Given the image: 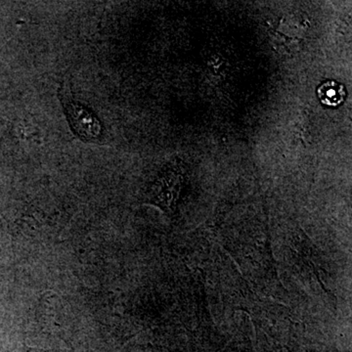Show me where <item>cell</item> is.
<instances>
[{"label":"cell","instance_id":"cell-1","mask_svg":"<svg viewBox=\"0 0 352 352\" xmlns=\"http://www.w3.org/2000/svg\"><path fill=\"white\" fill-rule=\"evenodd\" d=\"M67 117L76 133L85 141H96L101 134V124L94 113L76 103L66 106Z\"/></svg>","mask_w":352,"mask_h":352},{"label":"cell","instance_id":"cell-2","mask_svg":"<svg viewBox=\"0 0 352 352\" xmlns=\"http://www.w3.org/2000/svg\"><path fill=\"white\" fill-rule=\"evenodd\" d=\"M317 94L323 105L327 107H338L344 103L346 97V90L342 83L329 80L319 87Z\"/></svg>","mask_w":352,"mask_h":352}]
</instances>
